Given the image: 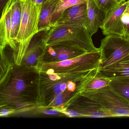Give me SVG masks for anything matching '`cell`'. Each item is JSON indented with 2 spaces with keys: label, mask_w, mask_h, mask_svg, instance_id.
I'll return each mask as SVG.
<instances>
[{
  "label": "cell",
  "mask_w": 129,
  "mask_h": 129,
  "mask_svg": "<svg viewBox=\"0 0 129 129\" xmlns=\"http://www.w3.org/2000/svg\"><path fill=\"white\" fill-rule=\"evenodd\" d=\"M101 52H89L61 62L40 63L36 68L47 73L78 72L98 69L101 61Z\"/></svg>",
  "instance_id": "8992f818"
},
{
  "label": "cell",
  "mask_w": 129,
  "mask_h": 129,
  "mask_svg": "<svg viewBox=\"0 0 129 129\" xmlns=\"http://www.w3.org/2000/svg\"><path fill=\"white\" fill-rule=\"evenodd\" d=\"M58 0H47L42 7L38 24L39 31L48 30Z\"/></svg>",
  "instance_id": "2e32d148"
},
{
  "label": "cell",
  "mask_w": 129,
  "mask_h": 129,
  "mask_svg": "<svg viewBox=\"0 0 129 129\" xmlns=\"http://www.w3.org/2000/svg\"><path fill=\"white\" fill-rule=\"evenodd\" d=\"M59 25H80L88 27L86 2L66 9L53 27Z\"/></svg>",
  "instance_id": "8fae6325"
},
{
  "label": "cell",
  "mask_w": 129,
  "mask_h": 129,
  "mask_svg": "<svg viewBox=\"0 0 129 129\" xmlns=\"http://www.w3.org/2000/svg\"><path fill=\"white\" fill-rule=\"evenodd\" d=\"M10 63L5 53L0 51V80L6 73Z\"/></svg>",
  "instance_id": "44dd1931"
},
{
  "label": "cell",
  "mask_w": 129,
  "mask_h": 129,
  "mask_svg": "<svg viewBox=\"0 0 129 129\" xmlns=\"http://www.w3.org/2000/svg\"><path fill=\"white\" fill-rule=\"evenodd\" d=\"M39 73L36 68L10 63L0 80V105L15 113L38 109Z\"/></svg>",
  "instance_id": "6da1fadb"
},
{
  "label": "cell",
  "mask_w": 129,
  "mask_h": 129,
  "mask_svg": "<svg viewBox=\"0 0 129 129\" xmlns=\"http://www.w3.org/2000/svg\"><path fill=\"white\" fill-rule=\"evenodd\" d=\"M98 7L104 13H107L114 8L118 3L114 0H93Z\"/></svg>",
  "instance_id": "ffe728a7"
},
{
  "label": "cell",
  "mask_w": 129,
  "mask_h": 129,
  "mask_svg": "<svg viewBox=\"0 0 129 129\" xmlns=\"http://www.w3.org/2000/svg\"><path fill=\"white\" fill-rule=\"evenodd\" d=\"M129 13V6L128 7V8L126 9L124 13Z\"/></svg>",
  "instance_id": "4316f807"
},
{
  "label": "cell",
  "mask_w": 129,
  "mask_h": 129,
  "mask_svg": "<svg viewBox=\"0 0 129 129\" xmlns=\"http://www.w3.org/2000/svg\"><path fill=\"white\" fill-rule=\"evenodd\" d=\"M86 53L88 52L83 49L70 45L62 44L47 45L45 46L43 54L39 59L38 64L61 62Z\"/></svg>",
  "instance_id": "9c48e42d"
},
{
  "label": "cell",
  "mask_w": 129,
  "mask_h": 129,
  "mask_svg": "<svg viewBox=\"0 0 129 129\" xmlns=\"http://www.w3.org/2000/svg\"><path fill=\"white\" fill-rule=\"evenodd\" d=\"M9 0H0V17L2 14V11L7 3Z\"/></svg>",
  "instance_id": "603a6c76"
},
{
  "label": "cell",
  "mask_w": 129,
  "mask_h": 129,
  "mask_svg": "<svg viewBox=\"0 0 129 129\" xmlns=\"http://www.w3.org/2000/svg\"><path fill=\"white\" fill-rule=\"evenodd\" d=\"M48 30L39 31L32 38L20 64L36 68L45 47Z\"/></svg>",
  "instance_id": "30bf717a"
},
{
  "label": "cell",
  "mask_w": 129,
  "mask_h": 129,
  "mask_svg": "<svg viewBox=\"0 0 129 129\" xmlns=\"http://www.w3.org/2000/svg\"><path fill=\"white\" fill-rule=\"evenodd\" d=\"M86 4L88 27L92 36L100 28L105 13L98 7L93 0H87Z\"/></svg>",
  "instance_id": "5bb4252c"
},
{
  "label": "cell",
  "mask_w": 129,
  "mask_h": 129,
  "mask_svg": "<svg viewBox=\"0 0 129 129\" xmlns=\"http://www.w3.org/2000/svg\"><path fill=\"white\" fill-rule=\"evenodd\" d=\"M101 61L98 70L119 61L129 54V37L110 35L102 40L99 48Z\"/></svg>",
  "instance_id": "52a82bcc"
},
{
  "label": "cell",
  "mask_w": 129,
  "mask_h": 129,
  "mask_svg": "<svg viewBox=\"0 0 129 129\" xmlns=\"http://www.w3.org/2000/svg\"><path fill=\"white\" fill-rule=\"evenodd\" d=\"M33 2L35 3L36 4L40 6H42V5L47 1V0H31Z\"/></svg>",
  "instance_id": "cb8c5ba5"
},
{
  "label": "cell",
  "mask_w": 129,
  "mask_h": 129,
  "mask_svg": "<svg viewBox=\"0 0 129 129\" xmlns=\"http://www.w3.org/2000/svg\"><path fill=\"white\" fill-rule=\"evenodd\" d=\"M13 114H15L13 110L7 107L0 105V117L6 116Z\"/></svg>",
  "instance_id": "7402d4cb"
},
{
  "label": "cell",
  "mask_w": 129,
  "mask_h": 129,
  "mask_svg": "<svg viewBox=\"0 0 129 129\" xmlns=\"http://www.w3.org/2000/svg\"><path fill=\"white\" fill-rule=\"evenodd\" d=\"M87 0H58L51 21V28L63 12L72 6L86 3Z\"/></svg>",
  "instance_id": "e0dca14e"
},
{
  "label": "cell",
  "mask_w": 129,
  "mask_h": 129,
  "mask_svg": "<svg viewBox=\"0 0 129 129\" xmlns=\"http://www.w3.org/2000/svg\"><path fill=\"white\" fill-rule=\"evenodd\" d=\"M109 85L129 101V76L111 79Z\"/></svg>",
  "instance_id": "ac0fdd59"
},
{
  "label": "cell",
  "mask_w": 129,
  "mask_h": 129,
  "mask_svg": "<svg viewBox=\"0 0 129 129\" xmlns=\"http://www.w3.org/2000/svg\"><path fill=\"white\" fill-rule=\"evenodd\" d=\"M21 7L19 0H12L11 28L9 46L14 53L16 51V39L19 29L21 18Z\"/></svg>",
  "instance_id": "9a60e30c"
},
{
  "label": "cell",
  "mask_w": 129,
  "mask_h": 129,
  "mask_svg": "<svg viewBox=\"0 0 129 129\" xmlns=\"http://www.w3.org/2000/svg\"><path fill=\"white\" fill-rule=\"evenodd\" d=\"M129 6V0H128L118 4L114 8L105 14L100 26L104 35H125L126 25L123 22L122 16Z\"/></svg>",
  "instance_id": "ba28073f"
},
{
  "label": "cell",
  "mask_w": 129,
  "mask_h": 129,
  "mask_svg": "<svg viewBox=\"0 0 129 129\" xmlns=\"http://www.w3.org/2000/svg\"><path fill=\"white\" fill-rule=\"evenodd\" d=\"M87 27L80 25H59L48 30L45 46L54 44L70 45L81 48L86 52L98 51L99 48L93 44Z\"/></svg>",
  "instance_id": "277c9868"
},
{
  "label": "cell",
  "mask_w": 129,
  "mask_h": 129,
  "mask_svg": "<svg viewBox=\"0 0 129 129\" xmlns=\"http://www.w3.org/2000/svg\"><path fill=\"white\" fill-rule=\"evenodd\" d=\"M124 35L129 37V21L128 23L126 24V26L125 32Z\"/></svg>",
  "instance_id": "d4e9b609"
},
{
  "label": "cell",
  "mask_w": 129,
  "mask_h": 129,
  "mask_svg": "<svg viewBox=\"0 0 129 129\" xmlns=\"http://www.w3.org/2000/svg\"><path fill=\"white\" fill-rule=\"evenodd\" d=\"M12 0H9L5 7L0 17V51L4 53V49L9 45L11 28Z\"/></svg>",
  "instance_id": "4fadbf2b"
},
{
  "label": "cell",
  "mask_w": 129,
  "mask_h": 129,
  "mask_svg": "<svg viewBox=\"0 0 129 129\" xmlns=\"http://www.w3.org/2000/svg\"><path fill=\"white\" fill-rule=\"evenodd\" d=\"M21 7L19 29L16 39V51L13 53L14 63L20 64L29 42L39 32L38 24L42 6L31 0H19Z\"/></svg>",
  "instance_id": "3957f363"
},
{
  "label": "cell",
  "mask_w": 129,
  "mask_h": 129,
  "mask_svg": "<svg viewBox=\"0 0 129 129\" xmlns=\"http://www.w3.org/2000/svg\"><path fill=\"white\" fill-rule=\"evenodd\" d=\"M95 75L88 80L85 83L79 92L83 91L96 90L109 85L111 81L110 79Z\"/></svg>",
  "instance_id": "d6986e66"
},
{
  "label": "cell",
  "mask_w": 129,
  "mask_h": 129,
  "mask_svg": "<svg viewBox=\"0 0 129 129\" xmlns=\"http://www.w3.org/2000/svg\"><path fill=\"white\" fill-rule=\"evenodd\" d=\"M118 4H121V3H123V2H125V0H114Z\"/></svg>",
  "instance_id": "484cf974"
},
{
  "label": "cell",
  "mask_w": 129,
  "mask_h": 129,
  "mask_svg": "<svg viewBox=\"0 0 129 129\" xmlns=\"http://www.w3.org/2000/svg\"><path fill=\"white\" fill-rule=\"evenodd\" d=\"M111 79L129 76V54L119 61L98 70L96 75Z\"/></svg>",
  "instance_id": "7c38bea8"
},
{
  "label": "cell",
  "mask_w": 129,
  "mask_h": 129,
  "mask_svg": "<svg viewBox=\"0 0 129 129\" xmlns=\"http://www.w3.org/2000/svg\"><path fill=\"white\" fill-rule=\"evenodd\" d=\"M98 69L78 72L47 73L39 71L38 109L60 112L68 101L79 93L83 86L97 74Z\"/></svg>",
  "instance_id": "7a4b0ae2"
},
{
  "label": "cell",
  "mask_w": 129,
  "mask_h": 129,
  "mask_svg": "<svg viewBox=\"0 0 129 129\" xmlns=\"http://www.w3.org/2000/svg\"><path fill=\"white\" fill-rule=\"evenodd\" d=\"M77 94L92 99L110 117H129V101L109 85L96 90L83 91Z\"/></svg>",
  "instance_id": "5b68a950"
}]
</instances>
